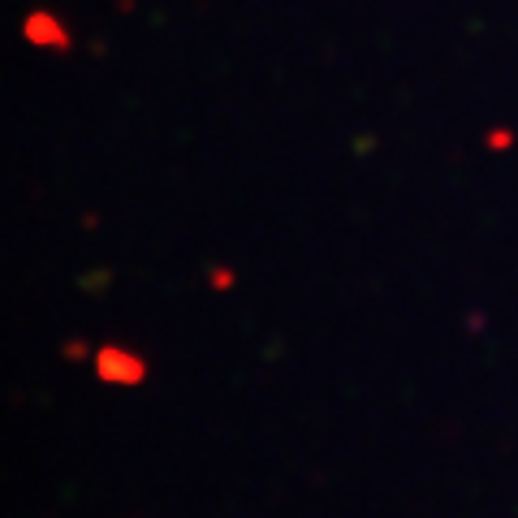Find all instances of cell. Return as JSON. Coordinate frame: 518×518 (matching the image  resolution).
<instances>
[{"mask_svg": "<svg viewBox=\"0 0 518 518\" xmlns=\"http://www.w3.org/2000/svg\"><path fill=\"white\" fill-rule=\"evenodd\" d=\"M100 376L113 380V385H117V380H121V385H139V380H143V363L134 359L130 350H104L100 354Z\"/></svg>", "mask_w": 518, "mask_h": 518, "instance_id": "obj_1", "label": "cell"}, {"mask_svg": "<svg viewBox=\"0 0 518 518\" xmlns=\"http://www.w3.org/2000/svg\"><path fill=\"white\" fill-rule=\"evenodd\" d=\"M26 35H31L35 44H61V48H65V39H61V26H57V22L31 18V22H26Z\"/></svg>", "mask_w": 518, "mask_h": 518, "instance_id": "obj_2", "label": "cell"}]
</instances>
